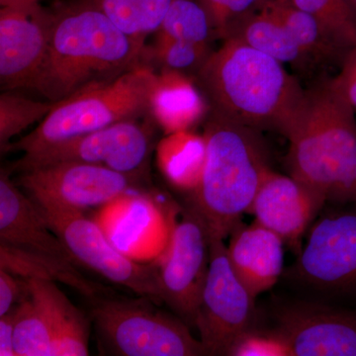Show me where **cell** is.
I'll list each match as a JSON object with an SVG mask.
<instances>
[{
  "instance_id": "obj_1",
  "label": "cell",
  "mask_w": 356,
  "mask_h": 356,
  "mask_svg": "<svg viewBox=\"0 0 356 356\" xmlns=\"http://www.w3.org/2000/svg\"><path fill=\"white\" fill-rule=\"evenodd\" d=\"M224 40L196 72L211 113L284 136L306 90L282 63L234 37Z\"/></svg>"
},
{
  "instance_id": "obj_2",
  "label": "cell",
  "mask_w": 356,
  "mask_h": 356,
  "mask_svg": "<svg viewBox=\"0 0 356 356\" xmlns=\"http://www.w3.org/2000/svg\"><path fill=\"white\" fill-rule=\"evenodd\" d=\"M355 109L332 79L306 90L287 129L289 175L327 204L356 202Z\"/></svg>"
},
{
  "instance_id": "obj_3",
  "label": "cell",
  "mask_w": 356,
  "mask_h": 356,
  "mask_svg": "<svg viewBox=\"0 0 356 356\" xmlns=\"http://www.w3.org/2000/svg\"><path fill=\"white\" fill-rule=\"evenodd\" d=\"M144 44L97 7L79 9L51 23L48 51L32 90L57 103L140 65Z\"/></svg>"
},
{
  "instance_id": "obj_4",
  "label": "cell",
  "mask_w": 356,
  "mask_h": 356,
  "mask_svg": "<svg viewBox=\"0 0 356 356\" xmlns=\"http://www.w3.org/2000/svg\"><path fill=\"white\" fill-rule=\"evenodd\" d=\"M205 163L191 203L210 234L227 238L248 212L270 161L261 131L211 113L203 133Z\"/></svg>"
},
{
  "instance_id": "obj_5",
  "label": "cell",
  "mask_w": 356,
  "mask_h": 356,
  "mask_svg": "<svg viewBox=\"0 0 356 356\" xmlns=\"http://www.w3.org/2000/svg\"><path fill=\"white\" fill-rule=\"evenodd\" d=\"M156 76L153 67L140 64L112 81L84 88L56 103L36 129L10 143L4 153H38L119 122L139 120L149 114V95Z\"/></svg>"
},
{
  "instance_id": "obj_6",
  "label": "cell",
  "mask_w": 356,
  "mask_h": 356,
  "mask_svg": "<svg viewBox=\"0 0 356 356\" xmlns=\"http://www.w3.org/2000/svg\"><path fill=\"white\" fill-rule=\"evenodd\" d=\"M282 276L314 299L356 302V202L325 204Z\"/></svg>"
},
{
  "instance_id": "obj_7",
  "label": "cell",
  "mask_w": 356,
  "mask_h": 356,
  "mask_svg": "<svg viewBox=\"0 0 356 356\" xmlns=\"http://www.w3.org/2000/svg\"><path fill=\"white\" fill-rule=\"evenodd\" d=\"M91 320L105 348L121 356L207 355L182 318L147 301L92 299Z\"/></svg>"
},
{
  "instance_id": "obj_8",
  "label": "cell",
  "mask_w": 356,
  "mask_h": 356,
  "mask_svg": "<svg viewBox=\"0 0 356 356\" xmlns=\"http://www.w3.org/2000/svg\"><path fill=\"white\" fill-rule=\"evenodd\" d=\"M224 241L210 234L209 268L194 325L211 356H229L236 341L257 325L255 298L236 276Z\"/></svg>"
},
{
  "instance_id": "obj_9",
  "label": "cell",
  "mask_w": 356,
  "mask_h": 356,
  "mask_svg": "<svg viewBox=\"0 0 356 356\" xmlns=\"http://www.w3.org/2000/svg\"><path fill=\"white\" fill-rule=\"evenodd\" d=\"M35 202L76 264H83L105 280L128 288L142 297L163 302L158 268L137 264L119 252L102 228L84 216L83 212L48 201Z\"/></svg>"
},
{
  "instance_id": "obj_10",
  "label": "cell",
  "mask_w": 356,
  "mask_h": 356,
  "mask_svg": "<svg viewBox=\"0 0 356 356\" xmlns=\"http://www.w3.org/2000/svg\"><path fill=\"white\" fill-rule=\"evenodd\" d=\"M209 261V229L189 203L173 225L168 254L158 268L161 300L186 324L195 325Z\"/></svg>"
},
{
  "instance_id": "obj_11",
  "label": "cell",
  "mask_w": 356,
  "mask_h": 356,
  "mask_svg": "<svg viewBox=\"0 0 356 356\" xmlns=\"http://www.w3.org/2000/svg\"><path fill=\"white\" fill-rule=\"evenodd\" d=\"M139 120L119 122L42 149L23 154L13 168L17 172L37 166L76 161L102 165L137 177L146 168L151 152V134Z\"/></svg>"
},
{
  "instance_id": "obj_12",
  "label": "cell",
  "mask_w": 356,
  "mask_h": 356,
  "mask_svg": "<svg viewBox=\"0 0 356 356\" xmlns=\"http://www.w3.org/2000/svg\"><path fill=\"white\" fill-rule=\"evenodd\" d=\"M273 325L293 356H356V310L322 300L294 299L273 309Z\"/></svg>"
},
{
  "instance_id": "obj_13",
  "label": "cell",
  "mask_w": 356,
  "mask_h": 356,
  "mask_svg": "<svg viewBox=\"0 0 356 356\" xmlns=\"http://www.w3.org/2000/svg\"><path fill=\"white\" fill-rule=\"evenodd\" d=\"M134 178L105 166L64 161L22 170L18 182L33 200L83 212L125 196Z\"/></svg>"
},
{
  "instance_id": "obj_14",
  "label": "cell",
  "mask_w": 356,
  "mask_h": 356,
  "mask_svg": "<svg viewBox=\"0 0 356 356\" xmlns=\"http://www.w3.org/2000/svg\"><path fill=\"white\" fill-rule=\"evenodd\" d=\"M51 23L34 4L0 13V83L3 90L32 89L43 67Z\"/></svg>"
},
{
  "instance_id": "obj_15",
  "label": "cell",
  "mask_w": 356,
  "mask_h": 356,
  "mask_svg": "<svg viewBox=\"0 0 356 356\" xmlns=\"http://www.w3.org/2000/svg\"><path fill=\"white\" fill-rule=\"evenodd\" d=\"M325 199L291 175L271 170L262 180L248 213L295 252L325 206Z\"/></svg>"
},
{
  "instance_id": "obj_16",
  "label": "cell",
  "mask_w": 356,
  "mask_h": 356,
  "mask_svg": "<svg viewBox=\"0 0 356 356\" xmlns=\"http://www.w3.org/2000/svg\"><path fill=\"white\" fill-rule=\"evenodd\" d=\"M14 331L16 356H51L58 334L81 313L56 282L25 280Z\"/></svg>"
},
{
  "instance_id": "obj_17",
  "label": "cell",
  "mask_w": 356,
  "mask_h": 356,
  "mask_svg": "<svg viewBox=\"0 0 356 356\" xmlns=\"http://www.w3.org/2000/svg\"><path fill=\"white\" fill-rule=\"evenodd\" d=\"M229 236L227 252L232 266L238 280L257 298L282 277L284 241L255 220L250 225L238 222Z\"/></svg>"
},
{
  "instance_id": "obj_18",
  "label": "cell",
  "mask_w": 356,
  "mask_h": 356,
  "mask_svg": "<svg viewBox=\"0 0 356 356\" xmlns=\"http://www.w3.org/2000/svg\"><path fill=\"white\" fill-rule=\"evenodd\" d=\"M0 242L76 264L39 206L20 191L4 170L0 175Z\"/></svg>"
},
{
  "instance_id": "obj_19",
  "label": "cell",
  "mask_w": 356,
  "mask_h": 356,
  "mask_svg": "<svg viewBox=\"0 0 356 356\" xmlns=\"http://www.w3.org/2000/svg\"><path fill=\"white\" fill-rule=\"evenodd\" d=\"M209 108L197 83L185 72L161 69L151 95L149 115L166 134L191 131Z\"/></svg>"
},
{
  "instance_id": "obj_20",
  "label": "cell",
  "mask_w": 356,
  "mask_h": 356,
  "mask_svg": "<svg viewBox=\"0 0 356 356\" xmlns=\"http://www.w3.org/2000/svg\"><path fill=\"white\" fill-rule=\"evenodd\" d=\"M0 269L23 280L60 282L92 300L106 291L97 283L84 277L72 262L0 242Z\"/></svg>"
},
{
  "instance_id": "obj_21",
  "label": "cell",
  "mask_w": 356,
  "mask_h": 356,
  "mask_svg": "<svg viewBox=\"0 0 356 356\" xmlns=\"http://www.w3.org/2000/svg\"><path fill=\"white\" fill-rule=\"evenodd\" d=\"M228 37L241 40L283 65H293L303 70L311 64L286 28L264 6L259 13L245 14L236 21L225 39Z\"/></svg>"
},
{
  "instance_id": "obj_22",
  "label": "cell",
  "mask_w": 356,
  "mask_h": 356,
  "mask_svg": "<svg viewBox=\"0 0 356 356\" xmlns=\"http://www.w3.org/2000/svg\"><path fill=\"white\" fill-rule=\"evenodd\" d=\"M282 23L311 64L343 63L344 53L313 16L291 0H268L262 6Z\"/></svg>"
},
{
  "instance_id": "obj_23",
  "label": "cell",
  "mask_w": 356,
  "mask_h": 356,
  "mask_svg": "<svg viewBox=\"0 0 356 356\" xmlns=\"http://www.w3.org/2000/svg\"><path fill=\"white\" fill-rule=\"evenodd\" d=\"M205 156V138L191 131L168 134L158 149L159 168L165 177L179 188L191 192L200 182Z\"/></svg>"
},
{
  "instance_id": "obj_24",
  "label": "cell",
  "mask_w": 356,
  "mask_h": 356,
  "mask_svg": "<svg viewBox=\"0 0 356 356\" xmlns=\"http://www.w3.org/2000/svg\"><path fill=\"white\" fill-rule=\"evenodd\" d=\"M322 25L334 43L348 54L356 44V14L348 0H291Z\"/></svg>"
},
{
  "instance_id": "obj_25",
  "label": "cell",
  "mask_w": 356,
  "mask_h": 356,
  "mask_svg": "<svg viewBox=\"0 0 356 356\" xmlns=\"http://www.w3.org/2000/svg\"><path fill=\"white\" fill-rule=\"evenodd\" d=\"M56 103L40 102L16 92L4 90L0 95V149L4 154L10 140L42 121L55 107Z\"/></svg>"
},
{
  "instance_id": "obj_26",
  "label": "cell",
  "mask_w": 356,
  "mask_h": 356,
  "mask_svg": "<svg viewBox=\"0 0 356 356\" xmlns=\"http://www.w3.org/2000/svg\"><path fill=\"white\" fill-rule=\"evenodd\" d=\"M159 32L172 38L208 44L214 34L209 14L192 0H173Z\"/></svg>"
},
{
  "instance_id": "obj_27",
  "label": "cell",
  "mask_w": 356,
  "mask_h": 356,
  "mask_svg": "<svg viewBox=\"0 0 356 356\" xmlns=\"http://www.w3.org/2000/svg\"><path fill=\"white\" fill-rule=\"evenodd\" d=\"M210 54L208 44L182 41L159 31L151 49V57L161 69L181 72L192 70L197 72Z\"/></svg>"
},
{
  "instance_id": "obj_28",
  "label": "cell",
  "mask_w": 356,
  "mask_h": 356,
  "mask_svg": "<svg viewBox=\"0 0 356 356\" xmlns=\"http://www.w3.org/2000/svg\"><path fill=\"white\" fill-rule=\"evenodd\" d=\"M229 356H293L291 348L273 329H259L257 325L245 332L229 350Z\"/></svg>"
},
{
  "instance_id": "obj_29",
  "label": "cell",
  "mask_w": 356,
  "mask_h": 356,
  "mask_svg": "<svg viewBox=\"0 0 356 356\" xmlns=\"http://www.w3.org/2000/svg\"><path fill=\"white\" fill-rule=\"evenodd\" d=\"M95 6L122 31L144 44L140 0H96Z\"/></svg>"
},
{
  "instance_id": "obj_30",
  "label": "cell",
  "mask_w": 356,
  "mask_h": 356,
  "mask_svg": "<svg viewBox=\"0 0 356 356\" xmlns=\"http://www.w3.org/2000/svg\"><path fill=\"white\" fill-rule=\"evenodd\" d=\"M214 34L225 39L231 26L247 13L259 0H202Z\"/></svg>"
},
{
  "instance_id": "obj_31",
  "label": "cell",
  "mask_w": 356,
  "mask_h": 356,
  "mask_svg": "<svg viewBox=\"0 0 356 356\" xmlns=\"http://www.w3.org/2000/svg\"><path fill=\"white\" fill-rule=\"evenodd\" d=\"M26 280L0 269V317L6 315L25 296Z\"/></svg>"
},
{
  "instance_id": "obj_32",
  "label": "cell",
  "mask_w": 356,
  "mask_h": 356,
  "mask_svg": "<svg viewBox=\"0 0 356 356\" xmlns=\"http://www.w3.org/2000/svg\"><path fill=\"white\" fill-rule=\"evenodd\" d=\"M332 83L356 111V44L346 54Z\"/></svg>"
},
{
  "instance_id": "obj_33",
  "label": "cell",
  "mask_w": 356,
  "mask_h": 356,
  "mask_svg": "<svg viewBox=\"0 0 356 356\" xmlns=\"http://www.w3.org/2000/svg\"><path fill=\"white\" fill-rule=\"evenodd\" d=\"M173 0H140L142 29L145 36L159 31Z\"/></svg>"
},
{
  "instance_id": "obj_34",
  "label": "cell",
  "mask_w": 356,
  "mask_h": 356,
  "mask_svg": "<svg viewBox=\"0 0 356 356\" xmlns=\"http://www.w3.org/2000/svg\"><path fill=\"white\" fill-rule=\"evenodd\" d=\"M18 304L0 317V356H16L14 331L17 321Z\"/></svg>"
},
{
  "instance_id": "obj_35",
  "label": "cell",
  "mask_w": 356,
  "mask_h": 356,
  "mask_svg": "<svg viewBox=\"0 0 356 356\" xmlns=\"http://www.w3.org/2000/svg\"><path fill=\"white\" fill-rule=\"evenodd\" d=\"M348 2L356 14V0H348Z\"/></svg>"
}]
</instances>
